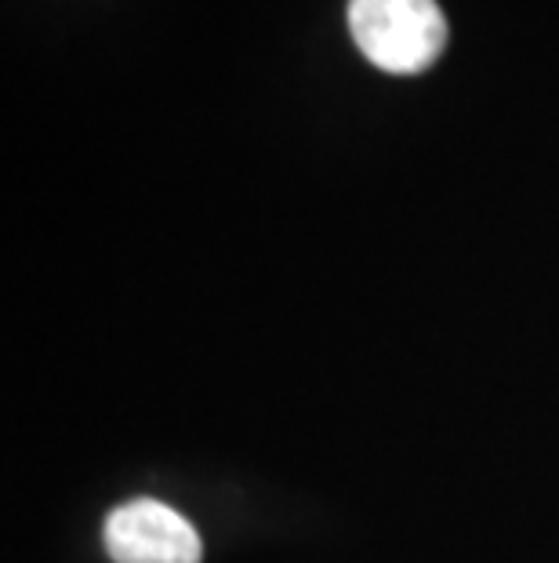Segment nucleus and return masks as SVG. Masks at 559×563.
I'll use <instances>...</instances> for the list:
<instances>
[{"instance_id": "f03ea898", "label": "nucleus", "mask_w": 559, "mask_h": 563, "mask_svg": "<svg viewBox=\"0 0 559 563\" xmlns=\"http://www.w3.org/2000/svg\"><path fill=\"white\" fill-rule=\"evenodd\" d=\"M105 553L113 563H200L197 527L157 498H135L116 506L102 527Z\"/></svg>"}, {"instance_id": "f257e3e1", "label": "nucleus", "mask_w": 559, "mask_h": 563, "mask_svg": "<svg viewBox=\"0 0 559 563\" xmlns=\"http://www.w3.org/2000/svg\"><path fill=\"white\" fill-rule=\"evenodd\" d=\"M353 44L385 74H422L447 47V19L436 0H349Z\"/></svg>"}]
</instances>
